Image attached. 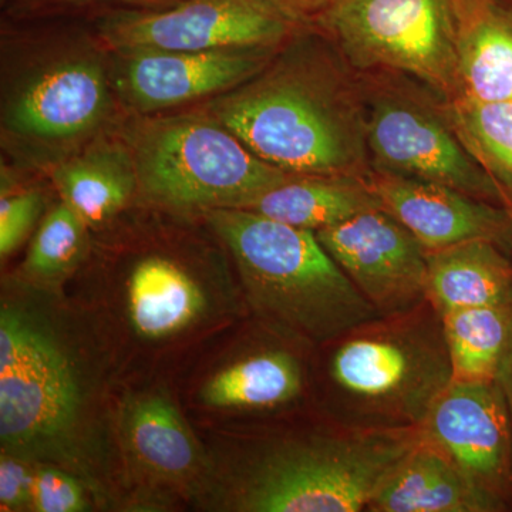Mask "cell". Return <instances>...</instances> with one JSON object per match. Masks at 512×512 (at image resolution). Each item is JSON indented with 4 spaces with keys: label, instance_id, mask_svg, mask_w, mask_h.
Returning <instances> with one entry per match:
<instances>
[{
    "label": "cell",
    "instance_id": "1",
    "mask_svg": "<svg viewBox=\"0 0 512 512\" xmlns=\"http://www.w3.org/2000/svg\"><path fill=\"white\" fill-rule=\"evenodd\" d=\"M56 288L16 278L0 299L2 453L70 471L114 500L120 451L109 406V360Z\"/></svg>",
    "mask_w": 512,
    "mask_h": 512
},
{
    "label": "cell",
    "instance_id": "2",
    "mask_svg": "<svg viewBox=\"0 0 512 512\" xmlns=\"http://www.w3.org/2000/svg\"><path fill=\"white\" fill-rule=\"evenodd\" d=\"M204 114L286 173L369 171L365 117L332 67L303 47L274 57L248 82L211 100Z\"/></svg>",
    "mask_w": 512,
    "mask_h": 512
},
{
    "label": "cell",
    "instance_id": "3",
    "mask_svg": "<svg viewBox=\"0 0 512 512\" xmlns=\"http://www.w3.org/2000/svg\"><path fill=\"white\" fill-rule=\"evenodd\" d=\"M451 382L443 318L429 299L367 319L313 356V404L356 429H420Z\"/></svg>",
    "mask_w": 512,
    "mask_h": 512
},
{
    "label": "cell",
    "instance_id": "4",
    "mask_svg": "<svg viewBox=\"0 0 512 512\" xmlns=\"http://www.w3.org/2000/svg\"><path fill=\"white\" fill-rule=\"evenodd\" d=\"M420 429L363 430L313 404L308 420L254 434L232 478L228 505L244 512H363Z\"/></svg>",
    "mask_w": 512,
    "mask_h": 512
},
{
    "label": "cell",
    "instance_id": "5",
    "mask_svg": "<svg viewBox=\"0 0 512 512\" xmlns=\"http://www.w3.org/2000/svg\"><path fill=\"white\" fill-rule=\"evenodd\" d=\"M204 214L234 258L255 319L316 348L379 315L315 232L244 208Z\"/></svg>",
    "mask_w": 512,
    "mask_h": 512
},
{
    "label": "cell",
    "instance_id": "6",
    "mask_svg": "<svg viewBox=\"0 0 512 512\" xmlns=\"http://www.w3.org/2000/svg\"><path fill=\"white\" fill-rule=\"evenodd\" d=\"M128 147L138 194L165 210L247 208L296 175L266 163L207 114L147 121Z\"/></svg>",
    "mask_w": 512,
    "mask_h": 512
},
{
    "label": "cell",
    "instance_id": "7",
    "mask_svg": "<svg viewBox=\"0 0 512 512\" xmlns=\"http://www.w3.org/2000/svg\"><path fill=\"white\" fill-rule=\"evenodd\" d=\"M359 67L413 74L446 96L461 94L451 0H338L316 23Z\"/></svg>",
    "mask_w": 512,
    "mask_h": 512
},
{
    "label": "cell",
    "instance_id": "8",
    "mask_svg": "<svg viewBox=\"0 0 512 512\" xmlns=\"http://www.w3.org/2000/svg\"><path fill=\"white\" fill-rule=\"evenodd\" d=\"M111 79L93 50H70L33 67L3 94L2 138L25 156L66 158L113 110Z\"/></svg>",
    "mask_w": 512,
    "mask_h": 512
},
{
    "label": "cell",
    "instance_id": "9",
    "mask_svg": "<svg viewBox=\"0 0 512 512\" xmlns=\"http://www.w3.org/2000/svg\"><path fill=\"white\" fill-rule=\"evenodd\" d=\"M303 28L268 0H181L164 9L121 10L99 22L113 52H208L239 47H279Z\"/></svg>",
    "mask_w": 512,
    "mask_h": 512
},
{
    "label": "cell",
    "instance_id": "10",
    "mask_svg": "<svg viewBox=\"0 0 512 512\" xmlns=\"http://www.w3.org/2000/svg\"><path fill=\"white\" fill-rule=\"evenodd\" d=\"M366 131L376 170L447 185L500 207L512 204L511 195L460 136L416 101L379 97L366 119Z\"/></svg>",
    "mask_w": 512,
    "mask_h": 512
},
{
    "label": "cell",
    "instance_id": "11",
    "mask_svg": "<svg viewBox=\"0 0 512 512\" xmlns=\"http://www.w3.org/2000/svg\"><path fill=\"white\" fill-rule=\"evenodd\" d=\"M420 430L495 512L512 511V427L497 382H451Z\"/></svg>",
    "mask_w": 512,
    "mask_h": 512
},
{
    "label": "cell",
    "instance_id": "12",
    "mask_svg": "<svg viewBox=\"0 0 512 512\" xmlns=\"http://www.w3.org/2000/svg\"><path fill=\"white\" fill-rule=\"evenodd\" d=\"M315 234L379 315L406 311L427 299L426 248L383 208Z\"/></svg>",
    "mask_w": 512,
    "mask_h": 512
},
{
    "label": "cell",
    "instance_id": "13",
    "mask_svg": "<svg viewBox=\"0 0 512 512\" xmlns=\"http://www.w3.org/2000/svg\"><path fill=\"white\" fill-rule=\"evenodd\" d=\"M279 47L208 52H114L111 86L138 113H157L241 86L265 69Z\"/></svg>",
    "mask_w": 512,
    "mask_h": 512
},
{
    "label": "cell",
    "instance_id": "14",
    "mask_svg": "<svg viewBox=\"0 0 512 512\" xmlns=\"http://www.w3.org/2000/svg\"><path fill=\"white\" fill-rule=\"evenodd\" d=\"M365 180L383 210L402 222L426 251L480 238L493 239L510 251V217L505 207L447 185L376 168L367 171Z\"/></svg>",
    "mask_w": 512,
    "mask_h": 512
},
{
    "label": "cell",
    "instance_id": "15",
    "mask_svg": "<svg viewBox=\"0 0 512 512\" xmlns=\"http://www.w3.org/2000/svg\"><path fill=\"white\" fill-rule=\"evenodd\" d=\"M313 356L315 346L269 326L261 343L204 384L201 402L268 417L311 406Z\"/></svg>",
    "mask_w": 512,
    "mask_h": 512
},
{
    "label": "cell",
    "instance_id": "16",
    "mask_svg": "<svg viewBox=\"0 0 512 512\" xmlns=\"http://www.w3.org/2000/svg\"><path fill=\"white\" fill-rule=\"evenodd\" d=\"M120 308L128 329L147 343L187 336L211 319L210 288L183 262L165 255L138 259L124 275Z\"/></svg>",
    "mask_w": 512,
    "mask_h": 512
},
{
    "label": "cell",
    "instance_id": "17",
    "mask_svg": "<svg viewBox=\"0 0 512 512\" xmlns=\"http://www.w3.org/2000/svg\"><path fill=\"white\" fill-rule=\"evenodd\" d=\"M119 443L136 470L154 481L190 484L204 473V453L167 394L128 397L119 414Z\"/></svg>",
    "mask_w": 512,
    "mask_h": 512
},
{
    "label": "cell",
    "instance_id": "18",
    "mask_svg": "<svg viewBox=\"0 0 512 512\" xmlns=\"http://www.w3.org/2000/svg\"><path fill=\"white\" fill-rule=\"evenodd\" d=\"M365 511L495 512L453 461L423 436L377 485Z\"/></svg>",
    "mask_w": 512,
    "mask_h": 512
},
{
    "label": "cell",
    "instance_id": "19",
    "mask_svg": "<svg viewBox=\"0 0 512 512\" xmlns=\"http://www.w3.org/2000/svg\"><path fill=\"white\" fill-rule=\"evenodd\" d=\"M444 313L512 299V255L493 239L427 251V293Z\"/></svg>",
    "mask_w": 512,
    "mask_h": 512
},
{
    "label": "cell",
    "instance_id": "20",
    "mask_svg": "<svg viewBox=\"0 0 512 512\" xmlns=\"http://www.w3.org/2000/svg\"><path fill=\"white\" fill-rule=\"evenodd\" d=\"M52 177L62 201L92 228L113 220L138 192L133 153L117 141H99L64 158Z\"/></svg>",
    "mask_w": 512,
    "mask_h": 512
},
{
    "label": "cell",
    "instance_id": "21",
    "mask_svg": "<svg viewBox=\"0 0 512 512\" xmlns=\"http://www.w3.org/2000/svg\"><path fill=\"white\" fill-rule=\"evenodd\" d=\"M365 175H293L244 210L318 232L362 212L382 208Z\"/></svg>",
    "mask_w": 512,
    "mask_h": 512
},
{
    "label": "cell",
    "instance_id": "22",
    "mask_svg": "<svg viewBox=\"0 0 512 512\" xmlns=\"http://www.w3.org/2000/svg\"><path fill=\"white\" fill-rule=\"evenodd\" d=\"M453 382H495L512 336V299L441 315Z\"/></svg>",
    "mask_w": 512,
    "mask_h": 512
},
{
    "label": "cell",
    "instance_id": "23",
    "mask_svg": "<svg viewBox=\"0 0 512 512\" xmlns=\"http://www.w3.org/2000/svg\"><path fill=\"white\" fill-rule=\"evenodd\" d=\"M87 224L62 201L46 215L23 264L22 278L57 288L82 264L86 256Z\"/></svg>",
    "mask_w": 512,
    "mask_h": 512
},
{
    "label": "cell",
    "instance_id": "24",
    "mask_svg": "<svg viewBox=\"0 0 512 512\" xmlns=\"http://www.w3.org/2000/svg\"><path fill=\"white\" fill-rule=\"evenodd\" d=\"M457 134L501 187L512 197V101H450Z\"/></svg>",
    "mask_w": 512,
    "mask_h": 512
},
{
    "label": "cell",
    "instance_id": "25",
    "mask_svg": "<svg viewBox=\"0 0 512 512\" xmlns=\"http://www.w3.org/2000/svg\"><path fill=\"white\" fill-rule=\"evenodd\" d=\"M90 495L87 485L70 471L46 464L35 467L32 511H90Z\"/></svg>",
    "mask_w": 512,
    "mask_h": 512
},
{
    "label": "cell",
    "instance_id": "26",
    "mask_svg": "<svg viewBox=\"0 0 512 512\" xmlns=\"http://www.w3.org/2000/svg\"><path fill=\"white\" fill-rule=\"evenodd\" d=\"M42 192L30 190L0 198V256L5 259L22 245L43 211Z\"/></svg>",
    "mask_w": 512,
    "mask_h": 512
},
{
    "label": "cell",
    "instance_id": "27",
    "mask_svg": "<svg viewBox=\"0 0 512 512\" xmlns=\"http://www.w3.org/2000/svg\"><path fill=\"white\" fill-rule=\"evenodd\" d=\"M36 464L2 453L0 456V507L2 511H32Z\"/></svg>",
    "mask_w": 512,
    "mask_h": 512
},
{
    "label": "cell",
    "instance_id": "28",
    "mask_svg": "<svg viewBox=\"0 0 512 512\" xmlns=\"http://www.w3.org/2000/svg\"><path fill=\"white\" fill-rule=\"evenodd\" d=\"M274 3L279 9L284 10L286 15L298 20L303 26L318 23L326 12L338 0H268Z\"/></svg>",
    "mask_w": 512,
    "mask_h": 512
},
{
    "label": "cell",
    "instance_id": "29",
    "mask_svg": "<svg viewBox=\"0 0 512 512\" xmlns=\"http://www.w3.org/2000/svg\"><path fill=\"white\" fill-rule=\"evenodd\" d=\"M47 6H84L92 3H119L130 6L131 9H164L177 5L181 0H37Z\"/></svg>",
    "mask_w": 512,
    "mask_h": 512
},
{
    "label": "cell",
    "instance_id": "30",
    "mask_svg": "<svg viewBox=\"0 0 512 512\" xmlns=\"http://www.w3.org/2000/svg\"><path fill=\"white\" fill-rule=\"evenodd\" d=\"M495 382H497L498 387H500L501 392H503L512 427V336L510 343H508L507 350H505L503 360H501L500 369H498Z\"/></svg>",
    "mask_w": 512,
    "mask_h": 512
},
{
    "label": "cell",
    "instance_id": "31",
    "mask_svg": "<svg viewBox=\"0 0 512 512\" xmlns=\"http://www.w3.org/2000/svg\"><path fill=\"white\" fill-rule=\"evenodd\" d=\"M505 208H507L508 217H510V252L512 255V204Z\"/></svg>",
    "mask_w": 512,
    "mask_h": 512
},
{
    "label": "cell",
    "instance_id": "32",
    "mask_svg": "<svg viewBox=\"0 0 512 512\" xmlns=\"http://www.w3.org/2000/svg\"><path fill=\"white\" fill-rule=\"evenodd\" d=\"M503 3L505 6H507L508 9L512 12V0H503Z\"/></svg>",
    "mask_w": 512,
    "mask_h": 512
}]
</instances>
